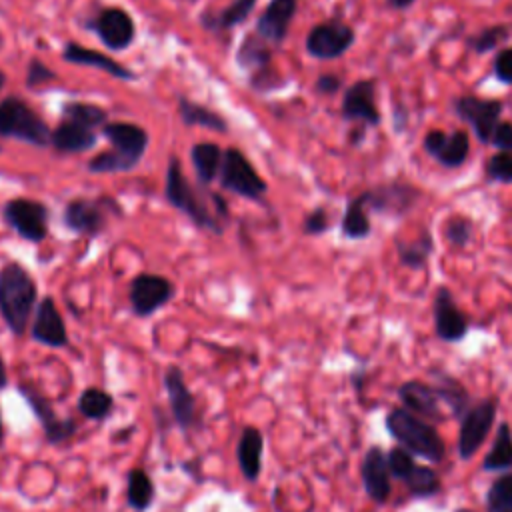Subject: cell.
Returning a JSON list of instances; mask_svg holds the SVG:
<instances>
[{"label":"cell","mask_w":512,"mask_h":512,"mask_svg":"<svg viewBox=\"0 0 512 512\" xmlns=\"http://www.w3.org/2000/svg\"><path fill=\"white\" fill-rule=\"evenodd\" d=\"M4 438H6V432H4V422H2V412H0V448L4 444Z\"/></svg>","instance_id":"obj_53"},{"label":"cell","mask_w":512,"mask_h":512,"mask_svg":"<svg viewBox=\"0 0 512 512\" xmlns=\"http://www.w3.org/2000/svg\"><path fill=\"white\" fill-rule=\"evenodd\" d=\"M340 114L344 120L354 124L378 126L382 122V114L376 106V80L374 78H360L352 82L342 96Z\"/></svg>","instance_id":"obj_18"},{"label":"cell","mask_w":512,"mask_h":512,"mask_svg":"<svg viewBox=\"0 0 512 512\" xmlns=\"http://www.w3.org/2000/svg\"><path fill=\"white\" fill-rule=\"evenodd\" d=\"M176 294V286L170 278L154 272H140L128 284L130 310L138 318H148L164 308Z\"/></svg>","instance_id":"obj_14"},{"label":"cell","mask_w":512,"mask_h":512,"mask_svg":"<svg viewBox=\"0 0 512 512\" xmlns=\"http://www.w3.org/2000/svg\"><path fill=\"white\" fill-rule=\"evenodd\" d=\"M416 0H386L388 8L392 10H408Z\"/></svg>","instance_id":"obj_51"},{"label":"cell","mask_w":512,"mask_h":512,"mask_svg":"<svg viewBox=\"0 0 512 512\" xmlns=\"http://www.w3.org/2000/svg\"><path fill=\"white\" fill-rule=\"evenodd\" d=\"M344 88V80L334 72H322L314 80V92L320 96H334Z\"/></svg>","instance_id":"obj_47"},{"label":"cell","mask_w":512,"mask_h":512,"mask_svg":"<svg viewBox=\"0 0 512 512\" xmlns=\"http://www.w3.org/2000/svg\"><path fill=\"white\" fill-rule=\"evenodd\" d=\"M218 182L222 190L250 202H262L268 192L266 180L254 168L250 158L236 146H228L224 150Z\"/></svg>","instance_id":"obj_7"},{"label":"cell","mask_w":512,"mask_h":512,"mask_svg":"<svg viewBox=\"0 0 512 512\" xmlns=\"http://www.w3.org/2000/svg\"><path fill=\"white\" fill-rule=\"evenodd\" d=\"M50 134L52 128L26 98L10 94L0 100V138L46 148L50 146Z\"/></svg>","instance_id":"obj_5"},{"label":"cell","mask_w":512,"mask_h":512,"mask_svg":"<svg viewBox=\"0 0 512 512\" xmlns=\"http://www.w3.org/2000/svg\"><path fill=\"white\" fill-rule=\"evenodd\" d=\"M62 60L68 62V64H74V66H84V68H96L116 80H122V82H134L138 78V74L128 68L126 64L114 60L112 56L100 52V50H94V48H86L78 42H72L68 40L64 46H62Z\"/></svg>","instance_id":"obj_24"},{"label":"cell","mask_w":512,"mask_h":512,"mask_svg":"<svg viewBox=\"0 0 512 512\" xmlns=\"http://www.w3.org/2000/svg\"><path fill=\"white\" fill-rule=\"evenodd\" d=\"M486 512H512V470L490 482L484 496Z\"/></svg>","instance_id":"obj_39"},{"label":"cell","mask_w":512,"mask_h":512,"mask_svg":"<svg viewBox=\"0 0 512 512\" xmlns=\"http://www.w3.org/2000/svg\"><path fill=\"white\" fill-rule=\"evenodd\" d=\"M156 498V486L144 468H130L126 474V504L136 512H146Z\"/></svg>","instance_id":"obj_34"},{"label":"cell","mask_w":512,"mask_h":512,"mask_svg":"<svg viewBox=\"0 0 512 512\" xmlns=\"http://www.w3.org/2000/svg\"><path fill=\"white\" fill-rule=\"evenodd\" d=\"M96 144V130L64 118H60V122L52 128L50 134V148L58 154H82L92 150Z\"/></svg>","instance_id":"obj_26"},{"label":"cell","mask_w":512,"mask_h":512,"mask_svg":"<svg viewBox=\"0 0 512 512\" xmlns=\"http://www.w3.org/2000/svg\"><path fill=\"white\" fill-rule=\"evenodd\" d=\"M442 234L450 246L464 248L472 240L474 222L464 214H450L442 224Z\"/></svg>","instance_id":"obj_41"},{"label":"cell","mask_w":512,"mask_h":512,"mask_svg":"<svg viewBox=\"0 0 512 512\" xmlns=\"http://www.w3.org/2000/svg\"><path fill=\"white\" fill-rule=\"evenodd\" d=\"M360 480L366 496L374 504H386L392 494V476L388 468L386 452L374 444L370 446L360 462Z\"/></svg>","instance_id":"obj_23"},{"label":"cell","mask_w":512,"mask_h":512,"mask_svg":"<svg viewBox=\"0 0 512 512\" xmlns=\"http://www.w3.org/2000/svg\"><path fill=\"white\" fill-rule=\"evenodd\" d=\"M398 398L402 402V408L408 412L420 416L422 420L430 424L446 422L448 412L442 408V400L434 388V384H428L424 380H406L398 388Z\"/></svg>","instance_id":"obj_21"},{"label":"cell","mask_w":512,"mask_h":512,"mask_svg":"<svg viewBox=\"0 0 512 512\" xmlns=\"http://www.w3.org/2000/svg\"><path fill=\"white\" fill-rule=\"evenodd\" d=\"M340 230L342 236L348 240H364L370 236L372 222L366 208V192H360L348 200L340 222Z\"/></svg>","instance_id":"obj_32"},{"label":"cell","mask_w":512,"mask_h":512,"mask_svg":"<svg viewBox=\"0 0 512 512\" xmlns=\"http://www.w3.org/2000/svg\"><path fill=\"white\" fill-rule=\"evenodd\" d=\"M6 82H8V76H6V72L0 68V92H2V88L6 86Z\"/></svg>","instance_id":"obj_54"},{"label":"cell","mask_w":512,"mask_h":512,"mask_svg":"<svg viewBox=\"0 0 512 512\" xmlns=\"http://www.w3.org/2000/svg\"><path fill=\"white\" fill-rule=\"evenodd\" d=\"M436 376V382H434V388L442 400V404L448 406V412L452 418H462L464 412L470 408L472 404V398L468 394V390L460 384V380H456L454 376L450 374H444L440 370L434 372Z\"/></svg>","instance_id":"obj_33"},{"label":"cell","mask_w":512,"mask_h":512,"mask_svg":"<svg viewBox=\"0 0 512 512\" xmlns=\"http://www.w3.org/2000/svg\"><path fill=\"white\" fill-rule=\"evenodd\" d=\"M0 152H2V146H0Z\"/></svg>","instance_id":"obj_57"},{"label":"cell","mask_w":512,"mask_h":512,"mask_svg":"<svg viewBox=\"0 0 512 512\" xmlns=\"http://www.w3.org/2000/svg\"><path fill=\"white\" fill-rule=\"evenodd\" d=\"M256 4H258V0H232L218 12L210 10V8L204 10L198 16V22L204 30H208L212 34L230 32L248 20V16L256 8Z\"/></svg>","instance_id":"obj_27"},{"label":"cell","mask_w":512,"mask_h":512,"mask_svg":"<svg viewBox=\"0 0 512 512\" xmlns=\"http://www.w3.org/2000/svg\"><path fill=\"white\" fill-rule=\"evenodd\" d=\"M30 336L34 342L48 348H66L70 344L66 322L52 296H44L38 300L30 322Z\"/></svg>","instance_id":"obj_20"},{"label":"cell","mask_w":512,"mask_h":512,"mask_svg":"<svg viewBox=\"0 0 512 512\" xmlns=\"http://www.w3.org/2000/svg\"><path fill=\"white\" fill-rule=\"evenodd\" d=\"M164 198L196 228L208 230L210 234L222 236L226 224L230 222V206L224 196L200 184H192L176 154H172L166 164Z\"/></svg>","instance_id":"obj_1"},{"label":"cell","mask_w":512,"mask_h":512,"mask_svg":"<svg viewBox=\"0 0 512 512\" xmlns=\"http://www.w3.org/2000/svg\"><path fill=\"white\" fill-rule=\"evenodd\" d=\"M350 382H352L354 390L360 394V392H362V388H364V384H366V370H362V368L354 370V372L350 374Z\"/></svg>","instance_id":"obj_49"},{"label":"cell","mask_w":512,"mask_h":512,"mask_svg":"<svg viewBox=\"0 0 512 512\" xmlns=\"http://www.w3.org/2000/svg\"><path fill=\"white\" fill-rule=\"evenodd\" d=\"M178 118L184 126H200L218 134H226L230 130V124L226 120L224 114H220L218 110L208 108L206 104H198L194 100H190L188 96H178Z\"/></svg>","instance_id":"obj_30"},{"label":"cell","mask_w":512,"mask_h":512,"mask_svg":"<svg viewBox=\"0 0 512 512\" xmlns=\"http://www.w3.org/2000/svg\"><path fill=\"white\" fill-rule=\"evenodd\" d=\"M330 228V214L324 206H316L310 212H306L302 220V232L306 236H322Z\"/></svg>","instance_id":"obj_45"},{"label":"cell","mask_w":512,"mask_h":512,"mask_svg":"<svg viewBox=\"0 0 512 512\" xmlns=\"http://www.w3.org/2000/svg\"><path fill=\"white\" fill-rule=\"evenodd\" d=\"M498 412V400L494 396L476 400L460 418L458 430V456L462 460H472L484 440L488 438Z\"/></svg>","instance_id":"obj_12"},{"label":"cell","mask_w":512,"mask_h":512,"mask_svg":"<svg viewBox=\"0 0 512 512\" xmlns=\"http://www.w3.org/2000/svg\"><path fill=\"white\" fill-rule=\"evenodd\" d=\"M490 144L498 150V152H512V122L500 120L498 126L492 132Z\"/></svg>","instance_id":"obj_48"},{"label":"cell","mask_w":512,"mask_h":512,"mask_svg":"<svg viewBox=\"0 0 512 512\" xmlns=\"http://www.w3.org/2000/svg\"><path fill=\"white\" fill-rule=\"evenodd\" d=\"M224 150L216 142H196L190 148V162L200 186L210 188L222 168Z\"/></svg>","instance_id":"obj_31"},{"label":"cell","mask_w":512,"mask_h":512,"mask_svg":"<svg viewBox=\"0 0 512 512\" xmlns=\"http://www.w3.org/2000/svg\"><path fill=\"white\" fill-rule=\"evenodd\" d=\"M454 512H474L472 508H464V506H458V508H454Z\"/></svg>","instance_id":"obj_55"},{"label":"cell","mask_w":512,"mask_h":512,"mask_svg":"<svg viewBox=\"0 0 512 512\" xmlns=\"http://www.w3.org/2000/svg\"><path fill=\"white\" fill-rule=\"evenodd\" d=\"M394 248H396L398 260L402 266H406L410 270H422V268H426L430 256L434 254V238L424 226H420L416 236L410 240L396 234Z\"/></svg>","instance_id":"obj_29"},{"label":"cell","mask_w":512,"mask_h":512,"mask_svg":"<svg viewBox=\"0 0 512 512\" xmlns=\"http://www.w3.org/2000/svg\"><path fill=\"white\" fill-rule=\"evenodd\" d=\"M432 318H434V334L448 344L462 342L470 330V320L466 312L454 300V294L448 286H438L432 298Z\"/></svg>","instance_id":"obj_17"},{"label":"cell","mask_w":512,"mask_h":512,"mask_svg":"<svg viewBox=\"0 0 512 512\" xmlns=\"http://www.w3.org/2000/svg\"><path fill=\"white\" fill-rule=\"evenodd\" d=\"M298 0H270L256 18L254 32L262 36L272 48L282 46L288 36L290 24L296 16Z\"/></svg>","instance_id":"obj_25"},{"label":"cell","mask_w":512,"mask_h":512,"mask_svg":"<svg viewBox=\"0 0 512 512\" xmlns=\"http://www.w3.org/2000/svg\"><path fill=\"white\" fill-rule=\"evenodd\" d=\"M364 134H366V126L364 124H358L354 130H350L348 134V142L352 146H360L364 142Z\"/></svg>","instance_id":"obj_50"},{"label":"cell","mask_w":512,"mask_h":512,"mask_svg":"<svg viewBox=\"0 0 512 512\" xmlns=\"http://www.w3.org/2000/svg\"><path fill=\"white\" fill-rule=\"evenodd\" d=\"M38 306V284L18 260L0 266V316L14 336H24Z\"/></svg>","instance_id":"obj_3"},{"label":"cell","mask_w":512,"mask_h":512,"mask_svg":"<svg viewBox=\"0 0 512 512\" xmlns=\"http://www.w3.org/2000/svg\"><path fill=\"white\" fill-rule=\"evenodd\" d=\"M2 220L22 240L40 244L48 236L50 210L42 200L30 196H14L4 202Z\"/></svg>","instance_id":"obj_10"},{"label":"cell","mask_w":512,"mask_h":512,"mask_svg":"<svg viewBox=\"0 0 512 512\" xmlns=\"http://www.w3.org/2000/svg\"><path fill=\"white\" fill-rule=\"evenodd\" d=\"M484 472H510L512 470V428L508 422H500L492 448L482 458Z\"/></svg>","instance_id":"obj_35"},{"label":"cell","mask_w":512,"mask_h":512,"mask_svg":"<svg viewBox=\"0 0 512 512\" xmlns=\"http://www.w3.org/2000/svg\"><path fill=\"white\" fill-rule=\"evenodd\" d=\"M386 458H388V468H390V476L394 480H400L404 482V478L412 472V468L416 466V460H414V454H410L406 448L402 446H394L386 452Z\"/></svg>","instance_id":"obj_43"},{"label":"cell","mask_w":512,"mask_h":512,"mask_svg":"<svg viewBox=\"0 0 512 512\" xmlns=\"http://www.w3.org/2000/svg\"><path fill=\"white\" fill-rule=\"evenodd\" d=\"M364 192H366V208L368 210L380 212V214H390V216L408 214L420 198V190L408 182L378 184Z\"/></svg>","instance_id":"obj_19"},{"label":"cell","mask_w":512,"mask_h":512,"mask_svg":"<svg viewBox=\"0 0 512 512\" xmlns=\"http://www.w3.org/2000/svg\"><path fill=\"white\" fill-rule=\"evenodd\" d=\"M424 150L444 168H458L470 154V134L466 130H454L446 134L440 128L428 130L422 140Z\"/></svg>","instance_id":"obj_22"},{"label":"cell","mask_w":512,"mask_h":512,"mask_svg":"<svg viewBox=\"0 0 512 512\" xmlns=\"http://www.w3.org/2000/svg\"><path fill=\"white\" fill-rule=\"evenodd\" d=\"M4 48V34H2V30H0V50Z\"/></svg>","instance_id":"obj_56"},{"label":"cell","mask_w":512,"mask_h":512,"mask_svg":"<svg viewBox=\"0 0 512 512\" xmlns=\"http://www.w3.org/2000/svg\"><path fill=\"white\" fill-rule=\"evenodd\" d=\"M492 72L498 82L512 86V46H506L496 52L492 60Z\"/></svg>","instance_id":"obj_46"},{"label":"cell","mask_w":512,"mask_h":512,"mask_svg":"<svg viewBox=\"0 0 512 512\" xmlns=\"http://www.w3.org/2000/svg\"><path fill=\"white\" fill-rule=\"evenodd\" d=\"M78 412L86 418V420H94V422H102L106 420L112 410H114V396L110 392H106L104 388L98 386H90L84 388L82 394L78 396L76 402Z\"/></svg>","instance_id":"obj_37"},{"label":"cell","mask_w":512,"mask_h":512,"mask_svg":"<svg viewBox=\"0 0 512 512\" xmlns=\"http://www.w3.org/2000/svg\"><path fill=\"white\" fill-rule=\"evenodd\" d=\"M112 214H122V208L110 196H74L64 204L62 224L66 230L94 240L106 230Z\"/></svg>","instance_id":"obj_6"},{"label":"cell","mask_w":512,"mask_h":512,"mask_svg":"<svg viewBox=\"0 0 512 512\" xmlns=\"http://www.w3.org/2000/svg\"><path fill=\"white\" fill-rule=\"evenodd\" d=\"M262 454H264V436L256 426H244L236 444L238 468L248 482H256L262 472Z\"/></svg>","instance_id":"obj_28"},{"label":"cell","mask_w":512,"mask_h":512,"mask_svg":"<svg viewBox=\"0 0 512 512\" xmlns=\"http://www.w3.org/2000/svg\"><path fill=\"white\" fill-rule=\"evenodd\" d=\"M454 112L460 120L470 124L482 144H490L492 132L500 122L504 104L498 98H482L476 94H462L454 100Z\"/></svg>","instance_id":"obj_16"},{"label":"cell","mask_w":512,"mask_h":512,"mask_svg":"<svg viewBox=\"0 0 512 512\" xmlns=\"http://www.w3.org/2000/svg\"><path fill=\"white\" fill-rule=\"evenodd\" d=\"M8 386V368H6V362L0 354V390H4Z\"/></svg>","instance_id":"obj_52"},{"label":"cell","mask_w":512,"mask_h":512,"mask_svg":"<svg viewBox=\"0 0 512 512\" xmlns=\"http://www.w3.org/2000/svg\"><path fill=\"white\" fill-rule=\"evenodd\" d=\"M508 38H510L508 24H492V26H486L480 32L468 36L466 46H468V50H472L476 54H486V52L498 48L500 44H504Z\"/></svg>","instance_id":"obj_40"},{"label":"cell","mask_w":512,"mask_h":512,"mask_svg":"<svg viewBox=\"0 0 512 512\" xmlns=\"http://www.w3.org/2000/svg\"><path fill=\"white\" fill-rule=\"evenodd\" d=\"M234 62L248 74V82L254 90H276L284 80L272 68V46L256 32H246L236 48Z\"/></svg>","instance_id":"obj_8"},{"label":"cell","mask_w":512,"mask_h":512,"mask_svg":"<svg viewBox=\"0 0 512 512\" xmlns=\"http://www.w3.org/2000/svg\"><path fill=\"white\" fill-rule=\"evenodd\" d=\"M18 392L22 394V398L26 400V404L30 406L32 414L36 416L38 424L42 426L44 432V440L52 446H62L68 440L74 438L78 424L74 418H62L56 410L50 398H46V394L36 388L30 382H20L18 384Z\"/></svg>","instance_id":"obj_11"},{"label":"cell","mask_w":512,"mask_h":512,"mask_svg":"<svg viewBox=\"0 0 512 512\" xmlns=\"http://www.w3.org/2000/svg\"><path fill=\"white\" fill-rule=\"evenodd\" d=\"M60 118L78 122V124L88 126L92 130H96V128L102 130V126L106 122H110L106 108H102L100 104H94V102H84V100H66V102H62Z\"/></svg>","instance_id":"obj_36"},{"label":"cell","mask_w":512,"mask_h":512,"mask_svg":"<svg viewBox=\"0 0 512 512\" xmlns=\"http://www.w3.org/2000/svg\"><path fill=\"white\" fill-rule=\"evenodd\" d=\"M162 382L168 396L172 422L186 434L198 432L202 428V416L196 404V396L192 394V390L184 380L182 368H178L176 364H170L162 374Z\"/></svg>","instance_id":"obj_13"},{"label":"cell","mask_w":512,"mask_h":512,"mask_svg":"<svg viewBox=\"0 0 512 512\" xmlns=\"http://www.w3.org/2000/svg\"><path fill=\"white\" fill-rule=\"evenodd\" d=\"M402 484L406 486L408 494L416 500L432 498L442 490V480L438 472L432 466H422V464H416Z\"/></svg>","instance_id":"obj_38"},{"label":"cell","mask_w":512,"mask_h":512,"mask_svg":"<svg viewBox=\"0 0 512 512\" xmlns=\"http://www.w3.org/2000/svg\"><path fill=\"white\" fill-rule=\"evenodd\" d=\"M56 72L44 62L40 60L38 56H32L28 60V66H26V78H24V84L28 90H44L48 84L56 82Z\"/></svg>","instance_id":"obj_42"},{"label":"cell","mask_w":512,"mask_h":512,"mask_svg":"<svg viewBox=\"0 0 512 512\" xmlns=\"http://www.w3.org/2000/svg\"><path fill=\"white\" fill-rule=\"evenodd\" d=\"M100 132L110 142V148L94 154L86 162V170L92 174H124L136 170L150 146L148 130L136 122L110 120Z\"/></svg>","instance_id":"obj_2"},{"label":"cell","mask_w":512,"mask_h":512,"mask_svg":"<svg viewBox=\"0 0 512 512\" xmlns=\"http://www.w3.org/2000/svg\"><path fill=\"white\" fill-rule=\"evenodd\" d=\"M356 40V32L350 24L342 20H324L314 24L304 40L308 56L316 60H336L344 56Z\"/></svg>","instance_id":"obj_15"},{"label":"cell","mask_w":512,"mask_h":512,"mask_svg":"<svg viewBox=\"0 0 512 512\" xmlns=\"http://www.w3.org/2000/svg\"><path fill=\"white\" fill-rule=\"evenodd\" d=\"M84 28L90 30L112 52H124L136 40V22L132 14L116 4L96 8L84 20Z\"/></svg>","instance_id":"obj_9"},{"label":"cell","mask_w":512,"mask_h":512,"mask_svg":"<svg viewBox=\"0 0 512 512\" xmlns=\"http://www.w3.org/2000/svg\"><path fill=\"white\" fill-rule=\"evenodd\" d=\"M486 174L494 182L512 184V152H494L486 160Z\"/></svg>","instance_id":"obj_44"},{"label":"cell","mask_w":512,"mask_h":512,"mask_svg":"<svg viewBox=\"0 0 512 512\" xmlns=\"http://www.w3.org/2000/svg\"><path fill=\"white\" fill-rule=\"evenodd\" d=\"M384 426L398 446L406 448L410 454L432 464H440L446 458V442L436 426L408 412L406 408H390L384 418Z\"/></svg>","instance_id":"obj_4"}]
</instances>
